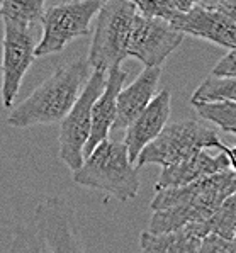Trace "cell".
I'll return each instance as SVG.
<instances>
[{
	"label": "cell",
	"mask_w": 236,
	"mask_h": 253,
	"mask_svg": "<svg viewBox=\"0 0 236 253\" xmlns=\"http://www.w3.org/2000/svg\"><path fill=\"white\" fill-rule=\"evenodd\" d=\"M235 192L236 175L231 170L184 187L157 190L152 201L153 216L148 231L160 235L204 223Z\"/></svg>",
	"instance_id": "obj_1"
},
{
	"label": "cell",
	"mask_w": 236,
	"mask_h": 253,
	"mask_svg": "<svg viewBox=\"0 0 236 253\" xmlns=\"http://www.w3.org/2000/svg\"><path fill=\"white\" fill-rule=\"evenodd\" d=\"M90 75L85 58L61 65L29 93L28 99L10 111L7 123L14 127L61 123L79 100Z\"/></svg>",
	"instance_id": "obj_2"
},
{
	"label": "cell",
	"mask_w": 236,
	"mask_h": 253,
	"mask_svg": "<svg viewBox=\"0 0 236 253\" xmlns=\"http://www.w3.org/2000/svg\"><path fill=\"white\" fill-rule=\"evenodd\" d=\"M10 253H87L77 235L75 212L61 197H48L34 209L31 228L19 229Z\"/></svg>",
	"instance_id": "obj_3"
},
{
	"label": "cell",
	"mask_w": 236,
	"mask_h": 253,
	"mask_svg": "<svg viewBox=\"0 0 236 253\" xmlns=\"http://www.w3.org/2000/svg\"><path fill=\"white\" fill-rule=\"evenodd\" d=\"M73 180L102 190L121 202L133 201L139 192L138 170L129 162L124 143L114 139L102 141L85 157L82 167L73 172Z\"/></svg>",
	"instance_id": "obj_4"
},
{
	"label": "cell",
	"mask_w": 236,
	"mask_h": 253,
	"mask_svg": "<svg viewBox=\"0 0 236 253\" xmlns=\"http://www.w3.org/2000/svg\"><path fill=\"white\" fill-rule=\"evenodd\" d=\"M87 63L94 72L107 73L121 67L127 58V42L136 17V7L129 0L104 2L97 12Z\"/></svg>",
	"instance_id": "obj_5"
},
{
	"label": "cell",
	"mask_w": 236,
	"mask_h": 253,
	"mask_svg": "<svg viewBox=\"0 0 236 253\" xmlns=\"http://www.w3.org/2000/svg\"><path fill=\"white\" fill-rule=\"evenodd\" d=\"M221 145L223 141L219 139L216 129L207 126L206 123L196 119L179 121L167 124L158 138L139 153L134 169L138 170L145 165H161L165 169L185 160L200 150H219Z\"/></svg>",
	"instance_id": "obj_6"
},
{
	"label": "cell",
	"mask_w": 236,
	"mask_h": 253,
	"mask_svg": "<svg viewBox=\"0 0 236 253\" xmlns=\"http://www.w3.org/2000/svg\"><path fill=\"white\" fill-rule=\"evenodd\" d=\"M102 3L100 0H80L46 5L41 19L42 36L34 56L42 58L60 53L73 40L88 36L92 19L97 15Z\"/></svg>",
	"instance_id": "obj_7"
},
{
	"label": "cell",
	"mask_w": 236,
	"mask_h": 253,
	"mask_svg": "<svg viewBox=\"0 0 236 253\" xmlns=\"http://www.w3.org/2000/svg\"><path fill=\"white\" fill-rule=\"evenodd\" d=\"M106 87V73L92 72L87 85L60 126V158L72 172L82 167L83 150L90 136L92 106Z\"/></svg>",
	"instance_id": "obj_8"
},
{
	"label": "cell",
	"mask_w": 236,
	"mask_h": 253,
	"mask_svg": "<svg viewBox=\"0 0 236 253\" xmlns=\"http://www.w3.org/2000/svg\"><path fill=\"white\" fill-rule=\"evenodd\" d=\"M36 38L33 29H21L3 22L2 40V104L12 109L15 97L21 88L22 79L28 73L36 56Z\"/></svg>",
	"instance_id": "obj_9"
},
{
	"label": "cell",
	"mask_w": 236,
	"mask_h": 253,
	"mask_svg": "<svg viewBox=\"0 0 236 253\" xmlns=\"http://www.w3.org/2000/svg\"><path fill=\"white\" fill-rule=\"evenodd\" d=\"M184 34L160 19L143 17L136 12L127 42V56H133L145 68L161 67L170 53L180 46Z\"/></svg>",
	"instance_id": "obj_10"
},
{
	"label": "cell",
	"mask_w": 236,
	"mask_h": 253,
	"mask_svg": "<svg viewBox=\"0 0 236 253\" xmlns=\"http://www.w3.org/2000/svg\"><path fill=\"white\" fill-rule=\"evenodd\" d=\"M170 26L182 34L211 41L228 49H236V24L214 3L196 2L189 12L179 14Z\"/></svg>",
	"instance_id": "obj_11"
},
{
	"label": "cell",
	"mask_w": 236,
	"mask_h": 253,
	"mask_svg": "<svg viewBox=\"0 0 236 253\" xmlns=\"http://www.w3.org/2000/svg\"><path fill=\"white\" fill-rule=\"evenodd\" d=\"M172 112V95L168 88L157 92L145 111L126 127L124 146L131 163H136L139 153L165 129Z\"/></svg>",
	"instance_id": "obj_12"
},
{
	"label": "cell",
	"mask_w": 236,
	"mask_h": 253,
	"mask_svg": "<svg viewBox=\"0 0 236 253\" xmlns=\"http://www.w3.org/2000/svg\"><path fill=\"white\" fill-rule=\"evenodd\" d=\"M228 170H230V163L224 153L219 151L218 155H212L207 150H200L185 160L161 169L155 184V190L184 187Z\"/></svg>",
	"instance_id": "obj_13"
},
{
	"label": "cell",
	"mask_w": 236,
	"mask_h": 253,
	"mask_svg": "<svg viewBox=\"0 0 236 253\" xmlns=\"http://www.w3.org/2000/svg\"><path fill=\"white\" fill-rule=\"evenodd\" d=\"M126 79L127 72H124L121 67H116L107 72L106 87L92 106L90 136H88V141L85 145L83 158L88 157L102 141L109 139V133L114 126L116 114H118V95L122 90Z\"/></svg>",
	"instance_id": "obj_14"
},
{
	"label": "cell",
	"mask_w": 236,
	"mask_h": 253,
	"mask_svg": "<svg viewBox=\"0 0 236 253\" xmlns=\"http://www.w3.org/2000/svg\"><path fill=\"white\" fill-rule=\"evenodd\" d=\"M161 77V67L143 68L136 80L118 95V114L112 129H126L134 119L146 109L153 97L157 95L158 82Z\"/></svg>",
	"instance_id": "obj_15"
},
{
	"label": "cell",
	"mask_w": 236,
	"mask_h": 253,
	"mask_svg": "<svg viewBox=\"0 0 236 253\" xmlns=\"http://www.w3.org/2000/svg\"><path fill=\"white\" fill-rule=\"evenodd\" d=\"M184 229L199 240L206 238L207 235H214L223 240L233 241L236 233V192L231 194L226 201H223V204L207 221L189 224Z\"/></svg>",
	"instance_id": "obj_16"
},
{
	"label": "cell",
	"mask_w": 236,
	"mask_h": 253,
	"mask_svg": "<svg viewBox=\"0 0 236 253\" xmlns=\"http://www.w3.org/2000/svg\"><path fill=\"white\" fill-rule=\"evenodd\" d=\"M143 253H197L200 240L192 236L185 229L172 233L155 235L150 231H143L139 236Z\"/></svg>",
	"instance_id": "obj_17"
},
{
	"label": "cell",
	"mask_w": 236,
	"mask_h": 253,
	"mask_svg": "<svg viewBox=\"0 0 236 253\" xmlns=\"http://www.w3.org/2000/svg\"><path fill=\"white\" fill-rule=\"evenodd\" d=\"M46 9L42 0H2L0 2V19L2 22L21 29H33L41 22Z\"/></svg>",
	"instance_id": "obj_18"
},
{
	"label": "cell",
	"mask_w": 236,
	"mask_h": 253,
	"mask_svg": "<svg viewBox=\"0 0 236 253\" xmlns=\"http://www.w3.org/2000/svg\"><path fill=\"white\" fill-rule=\"evenodd\" d=\"M136 12L143 17L160 19L165 22H172L179 14H185L194 7L192 0H138L133 2Z\"/></svg>",
	"instance_id": "obj_19"
},
{
	"label": "cell",
	"mask_w": 236,
	"mask_h": 253,
	"mask_svg": "<svg viewBox=\"0 0 236 253\" xmlns=\"http://www.w3.org/2000/svg\"><path fill=\"white\" fill-rule=\"evenodd\" d=\"M236 102V79H216L207 77L191 97V104L200 102Z\"/></svg>",
	"instance_id": "obj_20"
},
{
	"label": "cell",
	"mask_w": 236,
	"mask_h": 253,
	"mask_svg": "<svg viewBox=\"0 0 236 253\" xmlns=\"http://www.w3.org/2000/svg\"><path fill=\"white\" fill-rule=\"evenodd\" d=\"M199 116L207 123H212L224 133L236 136V102H200L194 104Z\"/></svg>",
	"instance_id": "obj_21"
},
{
	"label": "cell",
	"mask_w": 236,
	"mask_h": 253,
	"mask_svg": "<svg viewBox=\"0 0 236 253\" xmlns=\"http://www.w3.org/2000/svg\"><path fill=\"white\" fill-rule=\"evenodd\" d=\"M197 253H236V243L214 235H207L206 238L200 240Z\"/></svg>",
	"instance_id": "obj_22"
},
{
	"label": "cell",
	"mask_w": 236,
	"mask_h": 253,
	"mask_svg": "<svg viewBox=\"0 0 236 253\" xmlns=\"http://www.w3.org/2000/svg\"><path fill=\"white\" fill-rule=\"evenodd\" d=\"M211 77H216V79H236V49H230L214 65Z\"/></svg>",
	"instance_id": "obj_23"
},
{
	"label": "cell",
	"mask_w": 236,
	"mask_h": 253,
	"mask_svg": "<svg viewBox=\"0 0 236 253\" xmlns=\"http://www.w3.org/2000/svg\"><path fill=\"white\" fill-rule=\"evenodd\" d=\"M212 3L236 24V0H224V2H212Z\"/></svg>",
	"instance_id": "obj_24"
},
{
	"label": "cell",
	"mask_w": 236,
	"mask_h": 253,
	"mask_svg": "<svg viewBox=\"0 0 236 253\" xmlns=\"http://www.w3.org/2000/svg\"><path fill=\"white\" fill-rule=\"evenodd\" d=\"M219 150H221V153L226 155L228 163H230V170L236 175V146H226L223 143Z\"/></svg>",
	"instance_id": "obj_25"
},
{
	"label": "cell",
	"mask_w": 236,
	"mask_h": 253,
	"mask_svg": "<svg viewBox=\"0 0 236 253\" xmlns=\"http://www.w3.org/2000/svg\"><path fill=\"white\" fill-rule=\"evenodd\" d=\"M233 241H235V243H236V233H235V238H233Z\"/></svg>",
	"instance_id": "obj_26"
}]
</instances>
